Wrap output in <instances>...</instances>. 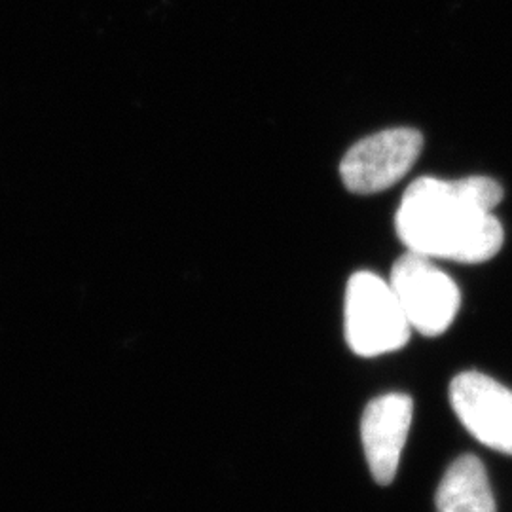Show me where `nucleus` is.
<instances>
[{"instance_id":"f257e3e1","label":"nucleus","mask_w":512,"mask_h":512,"mask_svg":"<svg viewBox=\"0 0 512 512\" xmlns=\"http://www.w3.org/2000/svg\"><path fill=\"white\" fill-rule=\"evenodd\" d=\"M501 184L490 177L444 181L421 177L408 186L397 211V234L410 253L478 264L503 245V226L494 209Z\"/></svg>"},{"instance_id":"f03ea898","label":"nucleus","mask_w":512,"mask_h":512,"mask_svg":"<svg viewBox=\"0 0 512 512\" xmlns=\"http://www.w3.org/2000/svg\"><path fill=\"white\" fill-rule=\"evenodd\" d=\"M344 330L349 348L361 357H378L404 348L412 332L389 281L372 272L349 277Z\"/></svg>"},{"instance_id":"7ed1b4c3","label":"nucleus","mask_w":512,"mask_h":512,"mask_svg":"<svg viewBox=\"0 0 512 512\" xmlns=\"http://www.w3.org/2000/svg\"><path fill=\"white\" fill-rule=\"evenodd\" d=\"M389 285L410 329L439 336L454 323L461 304L458 285L431 258L408 251L393 264Z\"/></svg>"},{"instance_id":"20e7f679","label":"nucleus","mask_w":512,"mask_h":512,"mask_svg":"<svg viewBox=\"0 0 512 512\" xmlns=\"http://www.w3.org/2000/svg\"><path fill=\"white\" fill-rule=\"evenodd\" d=\"M423 148L418 129L393 128L374 133L349 148L340 175L349 192L376 194L399 183Z\"/></svg>"},{"instance_id":"39448f33","label":"nucleus","mask_w":512,"mask_h":512,"mask_svg":"<svg viewBox=\"0 0 512 512\" xmlns=\"http://www.w3.org/2000/svg\"><path fill=\"white\" fill-rule=\"evenodd\" d=\"M459 421L484 446L512 456V391L480 372H461L450 384Z\"/></svg>"},{"instance_id":"423d86ee","label":"nucleus","mask_w":512,"mask_h":512,"mask_svg":"<svg viewBox=\"0 0 512 512\" xmlns=\"http://www.w3.org/2000/svg\"><path fill=\"white\" fill-rule=\"evenodd\" d=\"M414 416V403L404 393H387L368 403L361 420V439L374 480L382 486L397 475Z\"/></svg>"},{"instance_id":"0eeeda50","label":"nucleus","mask_w":512,"mask_h":512,"mask_svg":"<svg viewBox=\"0 0 512 512\" xmlns=\"http://www.w3.org/2000/svg\"><path fill=\"white\" fill-rule=\"evenodd\" d=\"M437 512H495L486 467L475 456L456 459L440 480Z\"/></svg>"}]
</instances>
